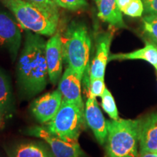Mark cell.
I'll list each match as a JSON object with an SVG mask.
<instances>
[{"label": "cell", "instance_id": "obj_1", "mask_svg": "<svg viewBox=\"0 0 157 157\" xmlns=\"http://www.w3.org/2000/svg\"><path fill=\"white\" fill-rule=\"evenodd\" d=\"M17 71L20 86L28 96H34L45 89L49 78L46 42L39 34L27 31Z\"/></svg>", "mask_w": 157, "mask_h": 157}, {"label": "cell", "instance_id": "obj_2", "mask_svg": "<svg viewBox=\"0 0 157 157\" xmlns=\"http://www.w3.org/2000/svg\"><path fill=\"white\" fill-rule=\"evenodd\" d=\"M106 157H137L140 119L107 120Z\"/></svg>", "mask_w": 157, "mask_h": 157}, {"label": "cell", "instance_id": "obj_3", "mask_svg": "<svg viewBox=\"0 0 157 157\" xmlns=\"http://www.w3.org/2000/svg\"><path fill=\"white\" fill-rule=\"evenodd\" d=\"M63 56L68 67L83 78L89 69L91 38L85 25L72 22L61 35Z\"/></svg>", "mask_w": 157, "mask_h": 157}, {"label": "cell", "instance_id": "obj_4", "mask_svg": "<svg viewBox=\"0 0 157 157\" xmlns=\"http://www.w3.org/2000/svg\"><path fill=\"white\" fill-rule=\"evenodd\" d=\"M13 13L21 28L35 34L52 36L57 32L59 15H55L25 0H1Z\"/></svg>", "mask_w": 157, "mask_h": 157}, {"label": "cell", "instance_id": "obj_5", "mask_svg": "<svg viewBox=\"0 0 157 157\" xmlns=\"http://www.w3.org/2000/svg\"><path fill=\"white\" fill-rule=\"evenodd\" d=\"M84 111L76 104L63 101L52 119L44 127L51 134L68 142H78L85 125Z\"/></svg>", "mask_w": 157, "mask_h": 157}, {"label": "cell", "instance_id": "obj_6", "mask_svg": "<svg viewBox=\"0 0 157 157\" xmlns=\"http://www.w3.org/2000/svg\"><path fill=\"white\" fill-rule=\"evenodd\" d=\"M27 133L41 138L50 146L55 157H82L83 155L78 142H68L51 134L44 127L34 126L27 129Z\"/></svg>", "mask_w": 157, "mask_h": 157}, {"label": "cell", "instance_id": "obj_7", "mask_svg": "<svg viewBox=\"0 0 157 157\" xmlns=\"http://www.w3.org/2000/svg\"><path fill=\"white\" fill-rule=\"evenodd\" d=\"M62 101L60 91L54 90L36 98L31 104V111L39 123L47 124L56 116Z\"/></svg>", "mask_w": 157, "mask_h": 157}, {"label": "cell", "instance_id": "obj_8", "mask_svg": "<svg viewBox=\"0 0 157 157\" xmlns=\"http://www.w3.org/2000/svg\"><path fill=\"white\" fill-rule=\"evenodd\" d=\"M20 25L10 15L0 12V48H6L13 57L16 58L21 44Z\"/></svg>", "mask_w": 157, "mask_h": 157}, {"label": "cell", "instance_id": "obj_9", "mask_svg": "<svg viewBox=\"0 0 157 157\" xmlns=\"http://www.w3.org/2000/svg\"><path fill=\"white\" fill-rule=\"evenodd\" d=\"M113 32L109 31L98 34L96 39L95 53L89 68L90 78H104L109 59V52Z\"/></svg>", "mask_w": 157, "mask_h": 157}, {"label": "cell", "instance_id": "obj_10", "mask_svg": "<svg viewBox=\"0 0 157 157\" xmlns=\"http://www.w3.org/2000/svg\"><path fill=\"white\" fill-rule=\"evenodd\" d=\"M46 60L49 79L52 84L60 81L63 69V46L61 34L57 32L46 42Z\"/></svg>", "mask_w": 157, "mask_h": 157}, {"label": "cell", "instance_id": "obj_11", "mask_svg": "<svg viewBox=\"0 0 157 157\" xmlns=\"http://www.w3.org/2000/svg\"><path fill=\"white\" fill-rule=\"evenodd\" d=\"M86 123L92 129L96 140L101 145L105 143L108 136L107 121L98 106L96 98L88 95L84 109Z\"/></svg>", "mask_w": 157, "mask_h": 157}, {"label": "cell", "instance_id": "obj_12", "mask_svg": "<svg viewBox=\"0 0 157 157\" xmlns=\"http://www.w3.org/2000/svg\"><path fill=\"white\" fill-rule=\"evenodd\" d=\"M82 78L69 67L66 68L58 84V90L61 94L63 101L76 104L84 111V105L82 96Z\"/></svg>", "mask_w": 157, "mask_h": 157}, {"label": "cell", "instance_id": "obj_13", "mask_svg": "<svg viewBox=\"0 0 157 157\" xmlns=\"http://www.w3.org/2000/svg\"><path fill=\"white\" fill-rule=\"evenodd\" d=\"M139 148V154H157V113L140 119Z\"/></svg>", "mask_w": 157, "mask_h": 157}, {"label": "cell", "instance_id": "obj_14", "mask_svg": "<svg viewBox=\"0 0 157 157\" xmlns=\"http://www.w3.org/2000/svg\"><path fill=\"white\" fill-rule=\"evenodd\" d=\"M9 157H55L46 142L27 141L15 144L7 151Z\"/></svg>", "mask_w": 157, "mask_h": 157}, {"label": "cell", "instance_id": "obj_15", "mask_svg": "<svg viewBox=\"0 0 157 157\" xmlns=\"http://www.w3.org/2000/svg\"><path fill=\"white\" fill-rule=\"evenodd\" d=\"M98 8V16L103 22L114 29H127L122 13L116 0H94Z\"/></svg>", "mask_w": 157, "mask_h": 157}, {"label": "cell", "instance_id": "obj_16", "mask_svg": "<svg viewBox=\"0 0 157 157\" xmlns=\"http://www.w3.org/2000/svg\"><path fill=\"white\" fill-rule=\"evenodd\" d=\"M143 60L151 64L157 69V48L152 43L146 41L144 48L127 53L112 54L109 56V60Z\"/></svg>", "mask_w": 157, "mask_h": 157}, {"label": "cell", "instance_id": "obj_17", "mask_svg": "<svg viewBox=\"0 0 157 157\" xmlns=\"http://www.w3.org/2000/svg\"><path fill=\"white\" fill-rule=\"evenodd\" d=\"M13 109V96L7 76L0 71V113H10Z\"/></svg>", "mask_w": 157, "mask_h": 157}, {"label": "cell", "instance_id": "obj_18", "mask_svg": "<svg viewBox=\"0 0 157 157\" xmlns=\"http://www.w3.org/2000/svg\"><path fill=\"white\" fill-rule=\"evenodd\" d=\"M142 29L148 42L157 48V15H145L143 17Z\"/></svg>", "mask_w": 157, "mask_h": 157}, {"label": "cell", "instance_id": "obj_19", "mask_svg": "<svg viewBox=\"0 0 157 157\" xmlns=\"http://www.w3.org/2000/svg\"><path fill=\"white\" fill-rule=\"evenodd\" d=\"M101 105L104 111L109 116L111 119L117 120L119 119L114 98L107 88H105L101 96Z\"/></svg>", "mask_w": 157, "mask_h": 157}, {"label": "cell", "instance_id": "obj_20", "mask_svg": "<svg viewBox=\"0 0 157 157\" xmlns=\"http://www.w3.org/2000/svg\"><path fill=\"white\" fill-rule=\"evenodd\" d=\"M105 89L104 78H90L88 84V95L101 97Z\"/></svg>", "mask_w": 157, "mask_h": 157}, {"label": "cell", "instance_id": "obj_21", "mask_svg": "<svg viewBox=\"0 0 157 157\" xmlns=\"http://www.w3.org/2000/svg\"><path fill=\"white\" fill-rule=\"evenodd\" d=\"M121 13L129 17H141L143 13H144V5H143V1L142 0H133Z\"/></svg>", "mask_w": 157, "mask_h": 157}, {"label": "cell", "instance_id": "obj_22", "mask_svg": "<svg viewBox=\"0 0 157 157\" xmlns=\"http://www.w3.org/2000/svg\"><path fill=\"white\" fill-rule=\"evenodd\" d=\"M55 1L58 7L69 10H78L87 6V0H55Z\"/></svg>", "mask_w": 157, "mask_h": 157}, {"label": "cell", "instance_id": "obj_23", "mask_svg": "<svg viewBox=\"0 0 157 157\" xmlns=\"http://www.w3.org/2000/svg\"><path fill=\"white\" fill-rule=\"evenodd\" d=\"M28 2L40 7L55 15H59L58 7L55 0H25Z\"/></svg>", "mask_w": 157, "mask_h": 157}, {"label": "cell", "instance_id": "obj_24", "mask_svg": "<svg viewBox=\"0 0 157 157\" xmlns=\"http://www.w3.org/2000/svg\"><path fill=\"white\" fill-rule=\"evenodd\" d=\"M146 15H157V0H142Z\"/></svg>", "mask_w": 157, "mask_h": 157}, {"label": "cell", "instance_id": "obj_25", "mask_svg": "<svg viewBox=\"0 0 157 157\" xmlns=\"http://www.w3.org/2000/svg\"><path fill=\"white\" fill-rule=\"evenodd\" d=\"M119 9L121 12H122L126 7L130 4L133 0H116Z\"/></svg>", "mask_w": 157, "mask_h": 157}, {"label": "cell", "instance_id": "obj_26", "mask_svg": "<svg viewBox=\"0 0 157 157\" xmlns=\"http://www.w3.org/2000/svg\"><path fill=\"white\" fill-rule=\"evenodd\" d=\"M137 157H157V154H155V153H143V154H139Z\"/></svg>", "mask_w": 157, "mask_h": 157}, {"label": "cell", "instance_id": "obj_27", "mask_svg": "<svg viewBox=\"0 0 157 157\" xmlns=\"http://www.w3.org/2000/svg\"><path fill=\"white\" fill-rule=\"evenodd\" d=\"M156 71H157V69H156Z\"/></svg>", "mask_w": 157, "mask_h": 157}]
</instances>
